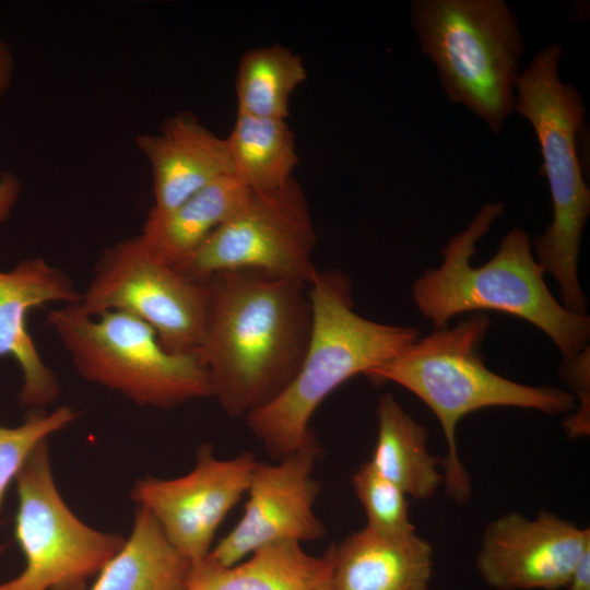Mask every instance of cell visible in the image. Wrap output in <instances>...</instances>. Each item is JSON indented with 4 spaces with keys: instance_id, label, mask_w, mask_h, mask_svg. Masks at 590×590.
Instances as JSON below:
<instances>
[{
    "instance_id": "ac0fdd59",
    "label": "cell",
    "mask_w": 590,
    "mask_h": 590,
    "mask_svg": "<svg viewBox=\"0 0 590 590\" xmlns=\"http://www.w3.org/2000/svg\"><path fill=\"white\" fill-rule=\"evenodd\" d=\"M250 193L233 176L222 177L169 212H149L140 236L160 260L176 267L231 219Z\"/></svg>"
},
{
    "instance_id": "e0dca14e",
    "label": "cell",
    "mask_w": 590,
    "mask_h": 590,
    "mask_svg": "<svg viewBox=\"0 0 590 590\" xmlns=\"http://www.w3.org/2000/svg\"><path fill=\"white\" fill-rule=\"evenodd\" d=\"M328 552L306 553L296 541H278L225 566L210 554L191 564L187 590H314L328 574Z\"/></svg>"
},
{
    "instance_id": "44dd1931",
    "label": "cell",
    "mask_w": 590,
    "mask_h": 590,
    "mask_svg": "<svg viewBox=\"0 0 590 590\" xmlns=\"http://www.w3.org/2000/svg\"><path fill=\"white\" fill-rule=\"evenodd\" d=\"M225 143L233 177L253 192L284 186L298 163L294 135L286 119L238 114Z\"/></svg>"
},
{
    "instance_id": "6da1fadb",
    "label": "cell",
    "mask_w": 590,
    "mask_h": 590,
    "mask_svg": "<svg viewBox=\"0 0 590 590\" xmlns=\"http://www.w3.org/2000/svg\"><path fill=\"white\" fill-rule=\"evenodd\" d=\"M209 312L197 352L214 397L231 417H246L278 398L304 361L312 327L308 285L237 269L208 280Z\"/></svg>"
},
{
    "instance_id": "f1b7e54d",
    "label": "cell",
    "mask_w": 590,
    "mask_h": 590,
    "mask_svg": "<svg viewBox=\"0 0 590 590\" xmlns=\"http://www.w3.org/2000/svg\"><path fill=\"white\" fill-rule=\"evenodd\" d=\"M314 590H332L330 586V581H329V570L326 577L320 581V583Z\"/></svg>"
},
{
    "instance_id": "d4e9b609",
    "label": "cell",
    "mask_w": 590,
    "mask_h": 590,
    "mask_svg": "<svg viewBox=\"0 0 590 590\" xmlns=\"http://www.w3.org/2000/svg\"><path fill=\"white\" fill-rule=\"evenodd\" d=\"M589 345L576 357L564 361L560 375L574 389L575 399L579 401L577 411L564 423L569 438L589 436L590 434V365Z\"/></svg>"
},
{
    "instance_id": "3957f363",
    "label": "cell",
    "mask_w": 590,
    "mask_h": 590,
    "mask_svg": "<svg viewBox=\"0 0 590 590\" xmlns=\"http://www.w3.org/2000/svg\"><path fill=\"white\" fill-rule=\"evenodd\" d=\"M491 326L485 312H471L452 328L435 329L417 339L366 376L375 382L391 381L418 397L440 423L447 449L442 459L444 485L459 505L472 494L471 477L458 451L457 427L468 414L493 406L538 410L547 414L576 408L571 392L535 387L507 379L488 369L480 345Z\"/></svg>"
},
{
    "instance_id": "484cf974",
    "label": "cell",
    "mask_w": 590,
    "mask_h": 590,
    "mask_svg": "<svg viewBox=\"0 0 590 590\" xmlns=\"http://www.w3.org/2000/svg\"><path fill=\"white\" fill-rule=\"evenodd\" d=\"M22 193V181L11 170L0 172V225L12 214Z\"/></svg>"
},
{
    "instance_id": "2e32d148",
    "label": "cell",
    "mask_w": 590,
    "mask_h": 590,
    "mask_svg": "<svg viewBox=\"0 0 590 590\" xmlns=\"http://www.w3.org/2000/svg\"><path fill=\"white\" fill-rule=\"evenodd\" d=\"M332 590H428L433 548L416 532L389 535L364 528L327 551Z\"/></svg>"
},
{
    "instance_id": "30bf717a",
    "label": "cell",
    "mask_w": 590,
    "mask_h": 590,
    "mask_svg": "<svg viewBox=\"0 0 590 590\" xmlns=\"http://www.w3.org/2000/svg\"><path fill=\"white\" fill-rule=\"evenodd\" d=\"M316 244L307 199L292 177L275 190L251 191L245 204L176 268L203 282L220 271L249 269L308 285L318 270L312 262Z\"/></svg>"
},
{
    "instance_id": "7a4b0ae2",
    "label": "cell",
    "mask_w": 590,
    "mask_h": 590,
    "mask_svg": "<svg viewBox=\"0 0 590 590\" xmlns=\"http://www.w3.org/2000/svg\"><path fill=\"white\" fill-rule=\"evenodd\" d=\"M504 209L498 201L484 204L472 222L450 238L441 249V264L427 269L414 282V303L435 329L447 327L462 312L511 315L543 331L564 361L571 359L588 346L589 316L570 311L550 292L526 231L512 228L488 261L471 264L476 243Z\"/></svg>"
},
{
    "instance_id": "8fae6325",
    "label": "cell",
    "mask_w": 590,
    "mask_h": 590,
    "mask_svg": "<svg viewBox=\"0 0 590 590\" xmlns=\"http://www.w3.org/2000/svg\"><path fill=\"white\" fill-rule=\"evenodd\" d=\"M257 462L250 452L219 459L203 444L189 473L138 480L130 497L152 512L169 542L193 564L210 554L217 528L247 493Z\"/></svg>"
},
{
    "instance_id": "9c48e42d",
    "label": "cell",
    "mask_w": 590,
    "mask_h": 590,
    "mask_svg": "<svg viewBox=\"0 0 590 590\" xmlns=\"http://www.w3.org/2000/svg\"><path fill=\"white\" fill-rule=\"evenodd\" d=\"M88 316L131 314L149 323L161 344L180 354L198 352L206 329V281L160 260L139 235L104 249L78 304Z\"/></svg>"
},
{
    "instance_id": "9a60e30c",
    "label": "cell",
    "mask_w": 590,
    "mask_h": 590,
    "mask_svg": "<svg viewBox=\"0 0 590 590\" xmlns=\"http://www.w3.org/2000/svg\"><path fill=\"white\" fill-rule=\"evenodd\" d=\"M135 144L151 168L152 213L169 212L211 182L233 176L225 139L188 111L165 119L157 133L138 135Z\"/></svg>"
},
{
    "instance_id": "277c9868",
    "label": "cell",
    "mask_w": 590,
    "mask_h": 590,
    "mask_svg": "<svg viewBox=\"0 0 590 590\" xmlns=\"http://www.w3.org/2000/svg\"><path fill=\"white\" fill-rule=\"evenodd\" d=\"M308 292L312 327L298 373L278 398L245 417L249 430L276 461L315 437L309 421L331 392L391 359L420 335L417 328L380 323L356 314L351 280L338 269L317 270Z\"/></svg>"
},
{
    "instance_id": "ba28073f",
    "label": "cell",
    "mask_w": 590,
    "mask_h": 590,
    "mask_svg": "<svg viewBox=\"0 0 590 590\" xmlns=\"http://www.w3.org/2000/svg\"><path fill=\"white\" fill-rule=\"evenodd\" d=\"M15 481V538L25 567L0 590H85L126 539L87 526L68 507L54 481L47 439Z\"/></svg>"
},
{
    "instance_id": "4fadbf2b",
    "label": "cell",
    "mask_w": 590,
    "mask_h": 590,
    "mask_svg": "<svg viewBox=\"0 0 590 590\" xmlns=\"http://www.w3.org/2000/svg\"><path fill=\"white\" fill-rule=\"evenodd\" d=\"M589 547V528L547 510L535 519L514 511L487 524L476 568L496 590H559Z\"/></svg>"
},
{
    "instance_id": "7402d4cb",
    "label": "cell",
    "mask_w": 590,
    "mask_h": 590,
    "mask_svg": "<svg viewBox=\"0 0 590 590\" xmlns=\"http://www.w3.org/2000/svg\"><path fill=\"white\" fill-rule=\"evenodd\" d=\"M306 78L302 58L286 47L247 50L238 62L235 79L238 114L286 119L290 97Z\"/></svg>"
},
{
    "instance_id": "83f0119b",
    "label": "cell",
    "mask_w": 590,
    "mask_h": 590,
    "mask_svg": "<svg viewBox=\"0 0 590 590\" xmlns=\"http://www.w3.org/2000/svg\"><path fill=\"white\" fill-rule=\"evenodd\" d=\"M566 588L568 590H590V547L580 555L575 564Z\"/></svg>"
},
{
    "instance_id": "8992f818",
    "label": "cell",
    "mask_w": 590,
    "mask_h": 590,
    "mask_svg": "<svg viewBox=\"0 0 590 590\" xmlns=\"http://www.w3.org/2000/svg\"><path fill=\"white\" fill-rule=\"evenodd\" d=\"M410 15L448 101L500 134L515 108L526 51L510 7L504 0H414Z\"/></svg>"
},
{
    "instance_id": "603a6c76",
    "label": "cell",
    "mask_w": 590,
    "mask_h": 590,
    "mask_svg": "<svg viewBox=\"0 0 590 590\" xmlns=\"http://www.w3.org/2000/svg\"><path fill=\"white\" fill-rule=\"evenodd\" d=\"M352 485L365 511L366 528L389 535L415 532L408 495L380 474L370 461L355 471Z\"/></svg>"
},
{
    "instance_id": "52a82bcc",
    "label": "cell",
    "mask_w": 590,
    "mask_h": 590,
    "mask_svg": "<svg viewBox=\"0 0 590 590\" xmlns=\"http://www.w3.org/2000/svg\"><path fill=\"white\" fill-rule=\"evenodd\" d=\"M47 323L82 378L138 405L169 410L212 397L198 354L166 350L155 330L131 314L92 317L72 304L50 310Z\"/></svg>"
},
{
    "instance_id": "5b68a950",
    "label": "cell",
    "mask_w": 590,
    "mask_h": 590,
    "mask_svg": "<svg viewBox=\"0 0 590 590\" xmlns=\"http://www.w3.org/2000/svg\"><path fill=\"white\" fill-rule=\"evenodd\" d=\"M562 55L563 47L557 43L536 51L520 71L514 111L531 125L542 156L541 174L551 193L552 221L531 241L535 259L556 281L564 307L586 314L578 259L590 215V189L577 149L586 106L577 87L560 79Z\"/></svg>"
},
{
    "instance_id": "d6986e66",
    "label": "cell",
    "mask_w": 590,
    "mask_h": 590,
    "mask_svg": "<svg viewBox=\"0 0 590 590\" xmlns=\"http://www.w3.org/2000/svg\"><path fill=\"white\" fill-rule=\"evenodd\" d=\"M190 569L189 559L169 542L152 512L138 505L130 536L91 590H187Z\"/></svg>"
},
{
    "instance_id": "cb8c5ba5",
    "label": "cell",
    "mask_w": 590,
    "mask_h": 590,
    "mask_svg": "<svg viewBox=\"0 0 590 590\" xmlns=\"http://www.w3.org/2000/svg\"><path fill=\"white\" fill-rule=\"evenodd\" d=\"M76 414L67 405L54 411L31 410L24 422L15 427L0 425V508L5 492L24 462L43 440L71 424Z\"/></svg>"
},
{
    "instance_id": "5bb4252c",
    "label": "cell",
    "mask_w": 590,
    "mask_h": 590,
    "mask_svg": "<svg viewBox=\"0 0 590 590\" xmlns=\"http://www.w3.org/2000/svg\"><path fill=\"white\" fill-rule=\"evenodd\" d=\"M81 296L71 278L42 257L22 259L11 270L0 271V358L11 357L21 369V406L45 409L61 391L56 373L28 332V312L48 303L79 304Z\"/></svg>"
},
{
    "instance_id": "ffe728a7",
    "label": "cell",
    "mask_w": 590,
    "mask_h": 590,
    "mask_svg": "<svg viewBox=\"0 0 590 590\" xmlns=\"http://www.w3.org/2000/svg\"><path fill=\"white\" fill-rule=\"evenodd\" d=\"M376 415L378 435L369 461L408 496L432 498L444 484L442 459L428 451L426 428L391 393L379 398Z\"/></svg>"
},
{
    "instance_id": "4316f807",
    "label": "cell",
    "mask_w": 590,
    "mask_h": 590,
    "mask_svg": "<svg viewBox=\"0 0 590 590\" xmlns=\"http://www.w3.org/2000/svg\"><path fill=\"white\" fill-rule=\"evenodd\" d=\"M15 73V57L10 45L0 38V99L10 90Z\"/></svg>"
},
{
    "instance_id": "7c38bea8",
    "label": "cell",
    "mask_w": 590,
    "mask_h": 590,
    "mask_svg": "<svg viewBox=\"0 0 590 590\" xmlns=\"http://www.w3.org/2000/svg\"><path fill=\"white\" fill-rule=\"evenodd\" d=\"M320 453L314 437L276 464L258 461L243 517L210 556L229 566L278 541L302 543L324 536L326 527L314 511L321 492V483L312 476Z\"/></svg>"
}]
</instances>
